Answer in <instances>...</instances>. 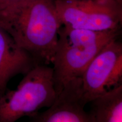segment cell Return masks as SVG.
<instances>
[{
	"label": "cell",
	"instance_id": "obj_5",
	"mask_svg": "<svg viewBox=\"0 0 122 122\" xmlns=\"http://www.w3.org/2000/svg\"><path fill=\"white\" fill-rule=\"evenodd\" d=\"M122 84V44L117 38L100 50L80 78L81 99L85 105Z\"/></svg>",
	"mask_w": 122,
	"mask_h": 122
},
{
	"label": "cell",
	"instance_id": "obj_8",
	"mask_svg": "<svg viewBox=\"0 0 122 122\" xmlns=\"http://www.w3.org/2000/svg\"><path fill=\"white\" fill-rule=\"evenodd\" d=\"M89 103L91 122H122V84Z\"/></svg>",
	"mask_w": 122,
	"mask_h": 122
},
{
	"label": "cell",
	"instance_id": "obj_6",
	"mask_svg": "<svg viewBox=\"0 0 122 122\" xmlns=\"http://www.w3.org/2000/svg\"><path fill=\"white\" fill-rule=\"evenodd\" d=\"M80 78L68 84L46 110L32 117L30 122H91L81 99Z\"/></svg>",
	"mask_w": 122,
	"mask_h": 122
},
{
	"label": "cell",
	"instance_id": "obj_4",
	"mask_svg": "<svg viewBox=\"0 0 122 122\" xmlns=\"http://www.w3.org/2000/svg\"><path fill=\"white\" fill-rule=\"evenodd\" d=\"M61 25L107 31L119 30L122 0H54Z\"/></svg>",
	"mask_w": 122,
	"mask_h": 122
},
{
	"label": "cell",
	"instance_id": "obj_2",
	"mask_svg": "<svg viewBox=\"0 0 122 122\" xmlns=\"http://www.w3.org/2000/svg\"><path fill=\"white\" fill-rule=\"evenodd\" d=\"M118 35L119 30L94 31L61 25L52 63L57 96L68 84L81 78L96 55Z\"/></svg>",
	"mask_w": 122,
	"mask_h": 122
},
{
	"label": "cell",
	"instance_id": "obj_1",
	"mask_svg": "<svg viewBox=\"0 0 122 122\" xmlns=\"http://www.w3.org/2000/svg\"><path fill=\"white\" fill-rule=\"evenodd\" d=\"M61 27L54 0H25L0 11V28L38 65H52Z\"/></svg>",
	"mask_w": 122,
	"mask_h": 122
},
{
	"label": "cell",
	"instance_id": "obj_7",
	"mask_svg": "<svg viewBox=\"0 0 122 122\" xmlns=\"http://www.w3.org/2000/svg\"><path fill=\"white\" fill-rule=\"evenodd\" d=\"M37 65L28 52L0 28V94L7 89L9 82L14 77L25 75Z\"/></svg>",
	"mask_w": 122,
	"mask_h": 122
},
{
	"label": "cell",
	"instance_id": "obj_3",
	"mask_svg": "<svg viewBox=\"0 0 122 122\" xmlns=\"http://www.w3.org/2000/svg\"><path fill=\"white\" fill-rule=\"evenodd\" d=\"M57 97L52 67L36 65L24 75L16 89H7L0 94V122L32 118L51 106Z\"/></svg>",
	"mask_w": 122,
	"mask_h": 122
},
{
	"label": "cell",
	"instance_id": "obj_9",
	"mask_svg": "<svg viewBox=\"0 0 122 122\" xmlns=\"http://www.w3.org/2000/svg\"><path fill=\"white\" fill-rule=\"evenodd\" d=\"M25 0H0V11L4 9L17 5Z\"/></svg>",
	"mask_w": 122,
	"mask_h": 122
}]
</instances>
